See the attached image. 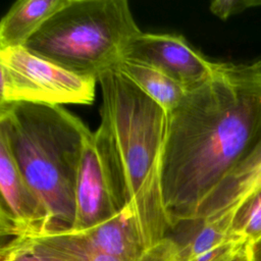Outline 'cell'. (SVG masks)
Masks as SVG:
<instances>
[{"label": "cell", "instance_id": "cell-16", "mask_svg": "<svg viewBox=\"0 0 261 261\" xmlns=\"http://www.w3.org/2000/svg\"><path fill=\"white\" fill-rule=\"evenodd\" d=\"M179 245L167 237L156 246L147 250L142 261H178Z\"/></svg>", "mask_w": 261, "mask_h": 261}, {"label": "cell", "instance_id": "cell-15", "mask_svg": "<svg viewBox=\"0 0 261 261\" xmlns=\"http://www.w3.org/2000/svg\"><path fill=\"white\" fill-rule=\"evenodd\" d=\"M256 7H261V0H216L209 5L210 11L222 20Z\"/></svg>", "mask_w": 261, "mask_h": 261}, {"label": "cell", "instance_id": "cell-3", "mask_svg": "<svg viewBox=\"0 0 261 261\" xmlns=\"http://www.w3.org/2000/svg\"><path fill=\"white\" fill-rule=\"evenodd\" d=\"M89 132L77 116L60 105H0V138L46 207L50 232L73 225L76 176Z\"/></svg>", "mask_w": 261, "mask_h": 261}, {"label": "cell", "instance_id": "cell-11", "mask_svg": "<svg viewBox=\"0 0 261 261\" xmlns=\"http://www.w3.org/2000/svg\"><path fill=\"white\" fill-rule=\"evenodd\" d=\"M67 0H18L0 21V50L24 47Z\"/></svg>", "mask_w": 261, "mask_h": 261}, {"label": "cell", "instance_id": "cell-12", "mask_svg": "<svg viewBox=\"0 0 261 261\" xmlns=\"http://www.w3.org/2000/svg\"><path fill=\"white\" fill-rule=\"evenodd\" d=\"M114 68L122 72L167 113L180 103L188 92L160 69L140 61L122 58Z\"/></svg>", "mask_w": 261, "mask_h": 261}, {"label": "cell", "instance_id": "cell-1", "mask_svg": "<svg viewBox=\"0 0 261 261\" xmlns=\"http://www.w3.org/2000/svg\"><path fill=\"white\" fill-rule=\"evenodd\" d=\"M261 137V60L217 62L168 113L161 186L172 229L195 219L206 197Z\"/></svg>", "mask_w": 261, "mask_h": 261}, {"label": "cell", "instance_id": "cell-6", "mask_svg": "<svg viewBox=\"0 0 261 261\" xmlns=\"http://www.w3.org/2000/svg\"><path fill=\"white\" fill-rule=\"evenodd\" d=\"M156 67L187 91L206 82L217 62L206 58L180 35L142 32L128 45L124 57Z\"/></svg>", "mask_w": 261, "mask_h": 261}, {"label": "cell", "instance_id": "cell-9", "mask_svg": "<svg viewBox=\"0 0 261 261\" xmlns=\"http://www.w3.org/2000/svg\"><path fill=\"white\" fill-rule=\"evenodd\" d=\"M261 188V137L247 156L225 176L200 205L195 219L233 214L241 204Z\"/></svg>", "mask_w": 261, "mask_h": 261}, {"label": "cell", "instance_id": "cell-8", "mask_svg": "<svg viewBox=\"0 0 261 261\" xmlns=\"http://www.w3.org/2000/svg\"><path fill=\"white\" fill-rule=\"evenodd\" d=\"M0 227L2 236L38 237L50 232L43 202L19 171L6 143L0 138Z\"/></svg>", "mask_w": 261, "mask_h": 261}, {"label": "cell", "instance_id": "cell-14", "mask_svg": "<svg viewBox=\"0 0 261 261\" xmlns=\"http://www.w3.org/2000/svg\"><path fill=\"white\" fill-rule=\"evenodd\" d=\"M231 232L249 246L261 239V188L247 198L236 210Z\"/></svg>", "mask_w": 261, "mask_h": 261}, {"label": "cell", "instance_id": "cell-13", "mask_svg": "<svg viewBox=\"0 0 261 261\" xmlns=\"http://www.w3.org/2000/svg\"><path fill=\"white\" fill-rule=\"evenodd\" d=\"M1 261H76L44 237L12 238L1 249Z\"/></svg>", "mask_w": 261, "mask_h": 261}, {"label": "cell", "instance_id": "cell-4", "mask_svg": "<svg viewBox=\"0 0 261 261\" xmlns=\"http://www.w3.org/2000/svg\"><path fill=\"white\" fill-rule=\"evenodd\" d=\"M142 31L126 0H67L24 48L67 70L98 79Z\"/></svg>", "mask_w": 261, "mask_h": 261}, {"label": "cell", "instance_id": "cell-7", "mask_svg": "<svg viewBox=\"0 0 261 261\" xmlns=\"http://www.w3.org/2000/svg\"><path fill=\"white\" fill-rule=\"evenodd\" d=\"M122 210L112 176L95 132H89L82 150L76 185L75 215L70 229L82 230L102 223Z\"/></svg>", "mask_w": 261, "mask_h": 261}, {"label": "cell", "instance_id": "cell-10", "mask_svg": "<svg viewBox=\"0 0 261 261\" xmlns=\"http://www.w3.org/2000/svg\"><path fill=\"white\" fill-rule=\"evenodd\" d=\"M94 250L124 260H137L150 249L134 213L124 207L110 219L90 228L72 230Z\"/></svg>", "mask_w": 261, "mask_h": 261}, {"label": "cell", "instance_id": "cell-2", "mask_svg": "<svg viewBox=\"0 0 261 261\" xmlns=\"http://www.w3.org/2000/svg\"><path fill=\"white\" fill-rule=\"evenodd\" d=\"M102 104L95 134L121 208L135 215L148 248L172 229L161 186L168 113L116 68L99 77Z\"/></svg>", "mask_w": 261, "mask_h": 261}, {"label": "cell", "instance_id": "cell-17", "mask_svg": "<svg viewBox=\"0 0 261 261\" xmlns=\"http://www.w3.org/2000/svg\"><path fill=\"white\" fill-rule=\"evenodd\" d=\"M240 261H250V259H249V254H248V248H247L245 254L243 255V257L241 258Z\"/></svg>", "mask_w": 261, "mask_h": 261}, {"label": "cell", "instance_id": "cell-5", "mask_svg": "<svg viewBox=\"0 0 261 261\" xmlns=\"http://www.w3.org/2000/svg\"><path fill=\"white\" fill-rule=\"evenodd\" d=\"M0 105L91 104L98 79L81 75L24 47L0 50Z\"/></svg>", "mask_w": 261, "mask_h": 261}]
</instances>
